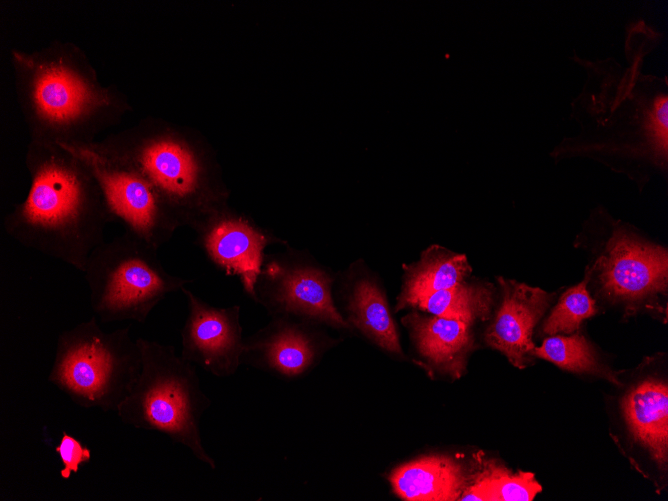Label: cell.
Instances as JSON below:
<instances>
[{
  "label": "cell",
  "instance_id": "obj_1",
  "mask_svg": "<svg viewBox=\"0 0 668 501\" xmlns=\"http://www.w3.org/2000/svg\"><path fill=\"white\" fill-rule=\"evenodd\" d=\"M9 62L29 140L86 146L133 110L115 85L101 83L74 42L54 40L32 51L11 48Z\"/></svg>",
  "mask_w": 668,
  "mask_h": 501
},
{
  "label": "cell",
  "instance_id": "obj_2",
  "mask_svg": "<svg viewBox=\"0 0 668 501\" xmlns=\"http://www.w3.org/2000/svg\"><path fill=\"white\" fill-rule=\"evenodd\" d=\"M30 185L26 197L3 219L19 244L83 273L92 251L113 222L88 166L57 143L29 140L25 153Z\"/></svg>",
  "mask_w": 668,
  "mask_h": 501
},
{
  "label": "cell",
  "instance_id": "obj_3",
  "mask_svg": "<svg viewBox=\"0 0 668 501\" xmlns=\"http://www.w3.org/2000/svg\"><path fill=\"white\" fill-rule=\"evenodd\" d=\"M86 147L144 175L181 226L193 229L226 207L228 193L215 158L205 143L189 133L143 119Z\"/></svg>",
  "mask_w": 668,
  "mask_h": 501
},
{
  "label": "cell",
  "instance_id": "obj_4",
  "mask_svg": "<svg viewBox=\"0 0 668 501\" xmlns=\"http://www.w3.org/2000/svg\"><path fill=\"white\" fill-rule=\"evenodd\" d=\"M626 50L628 65L615 59L588 61L577 58L586 81L571 103L580 137L607 141L633 140L659 167L668 154L667 77L644 74L641 54Z\"/></svg>",
  "mask_w": 668,
  "mask_h": 501
},
{
  "label": "cell",
  "instance_id": "obj_5",
  "mask_svg": "<svg viewBox=\"0 0 668 501\" xmlns=\"http://www.w3.org/2000/svg\"><path fill=\"white\" fill-rule=\"evenodd\" d=\"M136 340L142 368L116 412L118 417L134 428L165 434L214 470L216 462L203 446L200 431L201 418L211 400L201 388L194 364L178 355L172 345Z\"/></svg>",
  "mask_w": 668,
  "mask_h": 501
},
{
  "label": "cell",
  "instance_id": "obj_6",
  "mask_svg": "<svg viewBox=\"0 0 668 501\" xmlns=\"http://www.w3.org/2000/svg\"><path fill=\"white\" fill-rule=\"evenodd\" d=\"M141 368L130 326L107 332L93 315L59 334L47 380L80 407L117 412Z\"/></svg>",
  "mask_w": 668,
  "mask_h": 501
},
{
  "label": "cell",
  "instance_id": "obj_7",
  "mask_svg": "<svg viewBox=\"0 0 668 501\" xmlns=\"http://www.w3.org/2000/svg\"><path fill=\"white\" fill-rule=\"evenodd\" d=\"M157 251L126 231L92 251L83 274L91 308L100 322L144 323L167 295L192 282L168 273Z\"/></svg>",
  "mask_w": 668,
  "mask_h": 501
},
{
  "label": "cell",
  "instance_id": "obj_8",
  "mask_svg": "<svg viewBox=\"0 0 668 501\" xmlns=\"http://www.w3.org/2000/svg\"><path fill=\"white\" fill-rule=\"evenodd\" d=\"M333 283L326 269L287 249L265 255L253 300L271 318L289 317L351 331L335 305Z\"/></svg>",
  "mask_w": 668,
  "mask_h": 501
},
{
  "label": "cell",
  "instance_id": "obj_9",
  "mask_svg": "<svg viewBox=\"0 0 668 501\" xmlns=\"http://www.w3.org/2000/svg\"><path fill=\"white\" fill-rule=\"evenodd\" d=\"M62 146L91 170L113 220L122 223L126 232L159 249L181 227L172 209L135 168L86 146Z\"/></svg>",
  "mask_w": 668,
  "mask_h": 501
},
{
  "label": "cell",
  "instance_id": "obj_10",
  "mask_svg": "<svg viewBox=\"0 0 668 501\" xmlns=\"http://www.w3.org/2000/svg\"><path fill=\"white\" fill-rule=\"evenodd\" d=\"M181 291L188 308L180 331L182 358L218 378L232 376L242 364L245 342L240 306H213L186 286Z\"/></svg>",
  "mask_w": 668,
  "mask_h": 501
},
{
  "label": "cell",
  "instance_id": "obj_11",
  "mask_svg": "<svg viewBox=\"0 0 668 501\" xmlns=\"http://www.w3.org/2000/svg\"><path fill=\"white\" fill-rule=\"evenodd\" d=\"M193 229L196 244L208 260L226 275L237 277L252 300L265 250L287 244L227 207L208 215Z\"/></svg>",
  "mask_w": 668,
  "mask_h": 501
},
{
  "label": "cell",
  "instance_id": "obj_12",
  "mask_svg": "<svg viewBox=\"0 0 668 501\" xmlns=\"http://www.w3.org/2000/svg\"><path fill=\"white\" fill-rule=\"evenodd\" d=\"M603 288L613 297L641 300L667 286V251L617 227L597 262Z\"/></svg>",
  "mask_w": 668,
  "mask_h": 501
},
{
  "label": "cell",
  "instance_id": "obj_13",
  "mask_svg": "<svg viewBox=\"0 0 668 501\" xmlns=\"http://www.w3.org/2000/svg\"><path fill=\"white\" fill-rule=\"evenodd\" d=\"M306 322L272 317L245 338L242 364L284 379L303 375L316 363L322 347L321 338Z\"/></svg>",
  "mask_w": 668,
  "mask_h": 501
},
{
  "label": "cell",
  "instance_id": "obj_14",
  "mask_svg": "<svg viewBox=\"0 0 668 501\" xmlns=\"http://www.w3.org/2000/svg\"><path fill=\"white\" fill-rule=\"evenodd\" d=\"M498 282L502 302L485 340L515 367L525 368L533 357V329L549 305L550 294L502 277H498Z\"/></svg>",
  "mask_w": 668,
  "mask_h": 501
},
{
  "label": "cell",
  "instance_id": "obj_15",
  "mask_svg": "<svg viewBox=\"0 0 668 501\" xmlns=\"http://www.w3.org/2000/svg\"><path fill=\"white\" fill-rule=\"evenodd\" d=\"M343 318L378 347L402 354L396 326L386 298L374 278L355 264L346 275Z\"/></svg>",
  "mask_w": 668,
  "mask_h": 501
},
{
  "label": "cell",
  "instance_id": "obj_16",
  "mask_svg": "<svg viewBox=\"0 0 668 501\" xmlns=\"http://www.w3.org/2000/svg\"><path fill=\"white\" fill-rule=\"evenodd\" d=\"M420 351L432 364L459 377L473 346L469 324L439 316L412 313L402 319Z\"/></svg>",
  "mask_w": 668,
  "mask_h": 501
},
{
  "label": "cell",
  "instance_id": "obj_17",
  "mask_svg": "<svg viewBox=\"0 0 668 501\" xmlns=\"http://www.w3.org/2000/svg\"><path fill=\"white\" fill-rule=\"evenodd\" d=\"M395 493L409 501L459 499L465 485L462 468L445 456H427L396 468L390 476Z\"/></svg>",
  "mask_w": 668,
  "mask_h": 501
},
{
  "label": "cell",
  "instance_id": "obj_18",
  "mask_svg": "<svg viewBox=\"0 0 668 501\" xmlns=\"http://www.w3.org/2000/svg\"><path fill=\"white\" fill-rule=\"evenodd\" d=\"M629 429L663 466L668 451V387L661 381H643L623 400Z\"/></svg>",
  "mask_w": 668,
  "mask_h": 501
},
{
  "label": "cell",
  "instance_id": "obj_19",
  "mask_svg": "<svg viewBox=\"0 0 668 501\" xmlns=\"http://www.w3.org/2000/svg\"><path fill=\"white\" fill-rule=\"evenodd\" d=\"M471 272L465 255L433 245L426 249L418 262L405 266V281L397 309L415 308L425 297L460 283Z\"/></svg>",
  "mask_w": 668,
  "mask_h": 501
},
{
  "label": "cell",
  "instance_id": "obj_20",
  "mask_svg": "<svg viewBox=\"0 0 668 501\" xmlns=\"http://www.w3.org/2000/svg\"><path fill=\"white\" fill-rule=\"evenodd\" d=\"M492 303L493 292L490 287L463 282L425 297L415 308L471 325L476 320L488 318Z\"/></svg>",
  "mask_w": 668,
  "mask_h": 501
},
{
  "label": "cell",
  "instance_id": "obj_21",
  "mask_svg": "<svg viewBox=\"0 0 668 501\" xmlns=\"http://www.w3.org/2000/svg\"><path fill=\"white\" fill-rule=\"evenodd\" d=\"M534 474H511L502 467L490 466L460 495L462 501H531L541 491Z\"/></svg>",
  "mask_w": 668,
  "mask_h": 501
},
{
  "label": "cell",
  "instance_id": "obj_22",
  "mask_svg": "<svg viewBox=\"0 0 668 501\" xmlns=\"http://www.w3.org/2000/svg\"><path fill=\"white\" fill-rule=\"evenodd\" d=\"M532 354L566 370L602 372L591 345L580 334L549 337L540 347H534Z\"/></svg>",
  "mask_w": 668,
  "mask_h": 501
},
{
  "label": "cell",
  "instance_id": "obj_23",
  "mask_svg": "<svg viewBox=\"0 0 668 501\" xmlns=\"http://www.w3.org/2000/svg\"><path fill=\"white\" fill-rule=\"evenodd\" d=\"M587 281L588 276L562 295L545 322V333L550 335L572 333L579 328L584 319L596 313L594 300L586 289Z\"/></svg>",
  "mask_w": 668,
  "mask_h": 501
},
{
  "label": "cell",
  "instance_id": "obj_24",
  "mask_svg": "<svg viewBox=\"0 0 668 501\" xmlns=\"http://www.w3.org/2000/svg\"><path fill=\"white\" fill-rule=\"evenodd\" d=\"M55 452L62 463L59 474L63 480H68L72 474L78 473L80 465L88 463L92 457L91 450L87 446L65 431L62 432Z\"/></svg>",
  "mask_w": 668,
  "mask_h": 501
}]
</instances>
